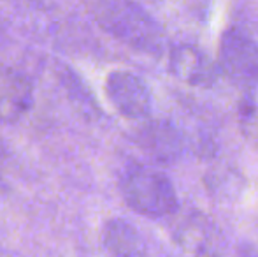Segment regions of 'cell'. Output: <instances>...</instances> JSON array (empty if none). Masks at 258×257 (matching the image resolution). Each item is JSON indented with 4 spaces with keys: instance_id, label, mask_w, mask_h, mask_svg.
I'll list each match as a JSON object with an SVG mask.
<instances>
[{
    "instance_id": "obj_1",
    "label": "cell",
    "mask_w": 258,
    "mask_h": 257,
    "mask_svg": "<svg viewBox=\"0 0 258 257\" xmlns=\"http://www.w3.org/2000/svg\"><path fill=\"white\" fill-rule=\"evenodd\" d=\"M92 16L104 32L128 48L155 57L163 53V27L134 0H95Z\"/></svg>"
},
{
    "instance_id": "obj_2",
    "label": "cell",
    "mask_w": 258,
    "mask_h": 257,
    "mask_svg": "<svg viewBox=\"0 0 258 257\" xmlns=\"http://www.w3.org/2000/svg\"><path fill=\"white\" fill-rule=\"evenodd\" d=\"M119 192L130 210L148 219L169 217L179 206L170 178L151 166L130 164L123 169Z\"/></svg>"
},
{
    "instance_id": "obj_3",
    "label": "cell",
    "mask_w": 258,
    "mask_h": 257,
    "mask_svg": "<svg viewBox=\"0 0 258 257\" xmlns=\"http://www.w3.org/2000/svg\"><path fill=\"white\" fill-rule=\"evenodd\" d=\"M220 72L246 90H256L258 42L239 28H228L220 42Z\"/></svg>"
},
{
    "instance_id": "obj_4",
    "label": "cell",
    "mask_w": 258,
    "mask_h": 257,
    "mask_svg": "<svg viewBox=\"0 0 258 257\" xmlns=\"http://www.w3.org/2000/svg\"><path fill=\"white\" fill-rule=\"evenodd\" d=\"M132 139L150 161L160 166L176 164L186 153L183 130L169 120H143L134 130Z\"/></svg>"
},
{
    "instance_id": "obj_5",
    "label": "cell",
    "mask_w": 258,
    "mask_h": 257,
    "mask_svg": "<svg viewBox=\"0 0 258 257\" xmlns=\"http://www.w3.org/2000/svg\"><path fill=\"white\" fill-rule=\"evenodd\" d=\"M105 93L121 117L143 122L151 117L153 95L141 76L130 71H112L105 78Z\"/></svg>"
},
{
    "instance_id": "obj_6",
    "label": "cell",
    "mask_w": 258,
    "mask_h": 257,
    "mask_svg": "<svg viewBox=\"0 0 258 257\" xmlns=\"http://www.w3.org/2000/svg\"><path fill=\"white\" fill-rule=\"evenodd\" d=\"M170 71L177 79L194 86L213 85L220 72L209 57L194 44H179L172 48Z\"/></svg>"
},
{
    "instance_id": "obj_7",
    "label": "cell",
    "mask_w": 258,
    "mask_h": 257,
    "mask_svg": "<svg viewBox=\"0 0 258 257\" xmlns=\"http://www.w3.org/2000/svg\"><path fill=\"white\" fill-rule=\"evenodd\" d=\"M34 100L32 85L21 72L0 64V122H14L28 113Z\"/></svg>"
},
{
    "instance_id": "obj_8",
    "label": "cell",
    "mask_w": 258,
    "mask_h": 257,
    "mask_svg": "<svg viewBox=\"0 0 258 257\" xmlns=\"http://www.w3.org/2000/svg\"><path fill=\"white\" fill-rule=\"evenodd\" d=\"M102 243L111 257H151L144 238L125 219H111L104 224Z\"/></svg>"
},
{
    "instance_id": "obj_9",
    "label": "cell",
    "mask_w": 258,
    "mask_h": 257,
    "mask_svg": "<svg viewBox=\"0 0 258 257\" xmlns=\"http://www.w3.org/2000/svg\"><path fill=\"white\" fill-rule=\"evenodd\" d=\"M0 157H2V148H0Z\"/></svg>"
}]
</instances>
